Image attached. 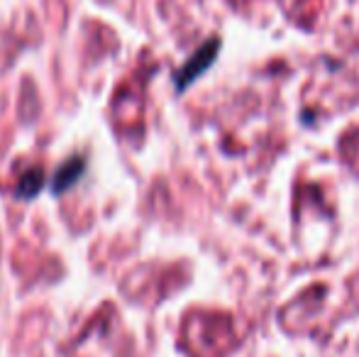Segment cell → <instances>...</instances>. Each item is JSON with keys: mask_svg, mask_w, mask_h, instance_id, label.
Wrapping results in <instances>:
<instances>
[{"mask_svg": "<svg viewBox=\"0 0 359 357\" xmlns=\"http://www.w3.org/2000/svg\"><path fill=\"white\" fill-rule=\"evenodd\" d=\"M217 49H220V42H217V39H208V42H205L203 47H201L198 52H196L194 57L184 64V67H181V72L176 74V90H179V93L189 88L191 83H194L196 79H198L201 74H203L205 69L215 62Z\"/></svg>", "mask_w": 359, "mask_h": 357, "instance_id": "1", "label": "cell"}, {"mask_svg": "<svg viewBox=\"0 0 359 357\" xmlns=\"http://www.w3.org/2000/svg\"><path fill=\"white\" fill-rule=\"evenodd\" d=\"M86 172V159L83 157H74L69 159V162H64L62 167L57 169V174H54V181H52V191L54 194H64L67 189H72V186L83 177Z\"/></svg>", "mask_w": 359, "mask_h": 357, "instance_id": "2", "label": "cell"}, {"mask_svg": "<svg viewBox=\"0 0 359 357\" xmlns=\"http://www.w3.org/2000/svg\"><path fill=\"white\" fill-rule=\"evenodd\" d=\"M42 184H44L42 169H29V172H25L22 177H20L15 194H18V198H34V196L42 191Z\"/></svg>", "mask_w": 359, "mask_h": 357, "instance_id": "3", "label": "cell"}]
</instances>
